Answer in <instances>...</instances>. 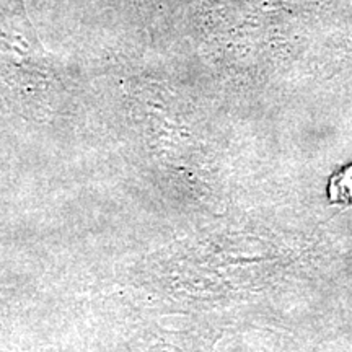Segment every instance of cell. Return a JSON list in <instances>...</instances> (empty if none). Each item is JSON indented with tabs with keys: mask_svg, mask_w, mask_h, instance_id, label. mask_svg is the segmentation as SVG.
Returning a JSON list of instances; mask_svg holds the SVG:
<instances>
[{
	"mask_svg": "<svg viewBox=\"0 0 352 352\" xmlns=\"http://www.w3.org/2000/svg\"><path fill=\"white\" fill-rule=\"evenodd\" d=\"M328 196L331 202L352 204V165H347L329 178Z\"/></svg>",
	"mask_w": 352,
	"mask_h": 352,
	"instance_id": "obj_1",
	"label": "cell"
}]
</instances>
